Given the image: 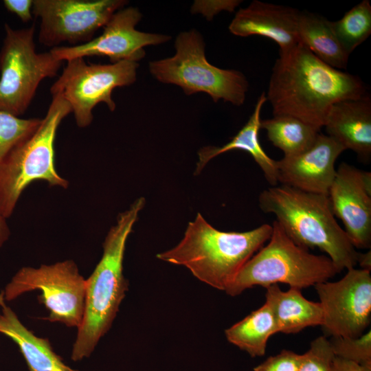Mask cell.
I'll use <instances>...</instances> for the list:
<instances>
[{"mask_svg":"<svg viewBox=\"0 0 371 371\" xmlns=\"http://www.w3.org/2000/svg\"><path fill=\"white\" fill-rule=\"evenodd\" d=\"M366 94L359 77L324 63L300 43L279 53L266 97L273 115L293 116L320 131L334 104Z\"/></svg>","mask_w":371,"mask_h":371,"instance_id":"cell-1","label":"cell"},{"mask_svg":"<svg viewBox=\"0 0 371 371\" xmlns=\"http://www.w3.org/2000/svg\"><path fill=\"white\" fill-rule=\"evenodd\" d=\"M145 205L138 198L109 231L103 243V254L92 273L85 279V308L73 345L74 361L89 357L100 339L110 329L128 284L123 275V260L127 239Z\"/></svg>","mask_w":371,"mask_h":371,"instance_id":"cell-2","label":"cell"},{"mask_svg":"<svg viewBox=\"0 0 371 371\" xmlns=\"http://www.w3.org/2000/svg\"><path fill=\"white\" fill-rule=\"evenodd\" d=\"M271 233L272 226L269 224L243 232L220 231L198 213L179 243L157 257L184 266L200 281L225 291Z\"/></svg>","mask_w":371,"mask_h":371,"instance_id":"cell-3","label":"cell"},{"mask_svg":"<svg viewBox=\"0 0 371 371\" xmlns=\"http://www.w3.org/2000/svg\"><path fill=\"white\" fill-rule=\"evenodd\" d=\"M258 203L262 212L276 216L295 244L325 252L339 272L357 264L359 252L337 223L328 195L282 185L264 190Z\"/></svg>","mask_w":371,"mask_h":371,"instance_id":"cell-4","label":"cell"},{"mask_svg":"<svg viewBox=\"0 0 371 371\" xmlns=\"http://www.w3.org/2000/svg\"><path fill=\"white\" fill-rule=\"evenodd\" d=\"M268 244L240 269L225 292L236 296L255 286L285 283L302 289L328 281L339 273L330 258L314 255L295 244L277 221Z\"/></svg>","mask_w":371,"mask_h":371,"instance_id":"cell-5","label":"cell"},{"mask_svg":"<svg viewBox=\"0 0 371 371\" xmlns=\"http://www.w3.org/2000/svg\"><path fill=\"white\" fill-rule=\"evenodd\" d=\"M52 98L35 133L0 163V213L5 219L12 216L22 192L33 181H45L51 186L63 188L69 186L56 170L54 142L59 125L71 109L60 96Z\"/></svg>","mask_w":371,"mask_h":371,"instance_id":"cell-6","label":"cell"},{"mask_svg":"<svg viewBox=\"0 0 371 371\" xmlns=\"http://www.w3.org/2000/svg\"><path fill=\"white\" fill-rule=\"evenodd\" d=\"M175 47L173 56L150 62V72L157 80L177 85L188 95L204 92L214 102L223 100L235 106L244 103L249 88L246 77L239 71L210 64L205 55L203 36L198 31L181 32Z\"/></svg>","mask_w":371,"mask_h":371,"instance_id":"cell-7","label":"cell"},{"mask_svg":"<svg viewBox=\"0 0 371 371\" xmlns=\"http://www.w3.org/2000/svg\"><path fill=\"white\" fill-rule=\"evenodd\" d=\"M4 30L0 50V109L19 117L28 109L41 81L56 76L63 62L49 51H36L34 24L13 29L5 23Z\"/></svg>","mask_w":371,"mask_h":371,"instance_id":"cell-8","label":"cell"},{"mask_svg":"<svg viewBox=\"0 0 371 371\" xmlns=\"http://www.w3.org/2000/svg\"><path fill=\"white\" fill-rule=\"evenodd\" d=\"M38 290L39 302L49 311L45 317L76 328L80 325L85 308V279L71 260L23 267L12 276L2 291L6 302Z\"/></svg>","mask_w":371,"mask_h":371,"instance_id":"cell-9","label":"cell"},{"mask_svg":"<svg viewBox=\"0 0 371 371\" xmlns=\"http://www.w3.org/2000/svg\"><path fill=\"white\" fill-rule=\"evenodd\" d=\"M137 62L123 60L110 64L87 63L83 58L67 61L61 75L52 85V95H59L70 105L78 127L89 126L93 109L106 104L111 111L116 105L112 92L116 87L129 86L137 78Z\"/></svg>","mask_w":371,"mask_h":371,"instance_id":"cell-10","label":"cell"},{"mask_svg":"<svg viewBox=\"0 0 371 371\" xmlns=\"http://www.w3.org/2000/svg\"><path fill=\"white\" fill-rule=\"evenodd\" d=\"M127 3L125 0H33L32 14L41 21L38 41L52 48L63 42L86 43Z\"/></svg>","mask_w":371,"mask_h":371,"instance_id":"cell-11","label":"cell"},{"mask_svg":"<svg viewBox=\"0 0 371 371\" xmlns=\"http://www.w3.org/2000/svg\"><path fill=\"white\" fill-rule=\"evenodd\" d=\"M323 310L322 328L326 335L357 337L371 319L370 271L352 268L336 282L315 286Z\"/></svg>","mask_w":371,"mask_h":371,"instance_id":"cell-12","label":"cell"},{"mask_svg":"<svg viewBox=\"0 0 371 371\" xmlns=\"http://www.w3.org/2000/svg\"><path fill=\"white\" fill-rule=\"evenodd\" d=\"M142 17L138 8L124 7L112 15L100 36L84 44L58 46L49 52L62 62L96 56H106L111 63L123 60L137 63L145 56L144 47L161 44L171 38L168 35L136 30Z\"/></svg>","mask_w":371,"mask_h":371,"instance_id":"cell-13","label":"cell"},{"mask_svg":"<svg viewBox=\"0 0 371 371\" xmlns=\"http://www.w3.org/2000/svg\"><path fill=\"white\" fill-rule=\"evenodd\" d=\"M328 197L354 247L371 245V174L345 162L336 170Z\"/></svg>","mask_w":371,"mask_h":371,"instance_id":"cell-14","label":"cell"},{"mask_svg":"<svg viewBox=\"0 0 371 371\" xmlns=\"http://www.w3.org/2000/svg\"><path fill=\"white\" fill-rule=\"evenodd\" d=\"M345 150L331 137L319 133L307 150L277 161L278 181L304 192L328 195L336 174L335 161Z\"/></svg>","mask_w":371,"mask_h":371,"instance_id":"cell-15","label":"cell"},{"mask_svg":"<svg viewBox=\"0 0 371 371\" xmlns=\"http://www.w3.org/2000/svg\"><path fill=\"white\" fill-rule=\"evenodd\" d=\"M300 11L296 8L257 0L240 9L229 25L234 35H253L271 39L286 52L300 44L298 20Z\"/></svg>","mask_w":371,"mask_h":371,"instance_id":"cell-16","label":"cell"},{"mask_svg":"<svg viewBox=\"0 0 371 371\" xmlns=\"http://www.w3.org/2000/svg\"><path fill=\"white\" fill-rule=\"evenodd\" d=\"M324 127L327 135L353 150L362 160L371 156V98L368 94L334 104Z\"/></svg>","mask_w":371,"mask_h":371,"instance_id":"cell-17","label":"cell"},{"mask_svg":"<svg viewBox=\"0 0 371 371\" xmlns=\"http://www.w3.org/2000/svg\"><path fill=\"white\" fill-rule=\"evenodd\" d=\"M0 333L19 347L29 371H78L67 366L49 340L35 335L21 322L0 292Z\"/></svg>","mask_w":371,"mask_h":371,"instance_id":"cell-18","label":"cell"},{"mask_svg":"<svg viewBox=\"0 0 371 371\" xmlns=\"http://www.w3.org/2000/svg\"><path fill=\"white\" fill-rule=\"evenodd\" d=\"M266 101V94L262 92L258 97L247 122L229 142L222 146H208L200 149L195 175L199 174L205 166L215 157L232 150L239 149L249 153L261 168L267 181L271 186H276L278 183L277 161L267 155L259 141L260 113Z\"/></svg>","mask_w":371,"mask_h":371,"instance_id":"cell-19","label":"cell"},{"mask_svg":"<svg viewBox=\"0 0 371 371\" xmlns=\"http://www.w3.org/2000/svg\"><path fill=\"white\" fill-rule=\"evenodd\" d=\"M265 288V303L272 311L278 333H297L306 327L322 325L321 304L306 299L301 289L290 287L283 291L278 284Z\"/></svg>","mask_w":371,"mask_h":371,"instance_id":"cell-20","label":"cell"},{"mask_svg":"<svg viewBox=\"0 0 371 371\" xmlns=\"http://www.w3.org/2000/svg\"><path fill=\"white\" fill-rule=\"evenodd\" d=\"M300 43L324 63L337 69L347 67L349 56L337 39L331 21L308 11H300L298 20Z\"/></svg>","mask_w":371,"mask_h":371,"instance_id":"cell-21","label":"cell"},{"mask_svg":"<svg viewBox=\"0 0 371 371\" xmlns=\"http://www.w3.org/2000/svg\"><path fill=\"white\" fill-rule=\"evenodd\" d=\"M277 333L273 315L267 303L225 331L229 342L252 357L265 355L268 339Z\"/></svg>","mask_w":371,"mask_h":371,"instance_id":"cell-22","label":"cell"},{"mask_svg":"<svg viewBox=\"0 0 371 371\" xmlns=\"http://www.w3.org/2000/svg\"><path fill=\"white\" fill-rule=\"evenodd\" d=\"M260 128L267 131L269 140L284 153V156L305 151L319 133L314 126L290 115H273L261 120Z\"/></svg>","mask_w":371,"mask_h":371,"instance_id":"cell-23","label":"cell"},{"mask_svg":"<svg viewBox=\"0 0 371 371\" xmlns=\"http://www.w3.org/2000/svg\"><path fill=\"white\" fill-rule=\"evenodd\" d=\"M333 31L346 52L350 55L371 34V4L363 0L344 14L331 21Z\"/></svg>","mask_w":371,"mask_h":371,"instance_id":"cell-24","label":"cell"},{"mask_svg":"<svg viewBox=\"0 0 371 371\" xmlns=\"http://www.w3.org/2000/svg\"><path fill=\"white\" fill-rule=\"evenodd\" d=\"M42 118H21L0 109V163L17 145L30 137Z\"/></svg>","mask_w":371,"mask_h":371,"instance_id":"cell-25","label":"cell"},{"mask_svg":"<svg viewBox=\"0 0 371 371\" xmlns=\"http://www.w3.org/2000/svg\"><path fill=\"white\" fill-rule=\"evenodd\" d=\"M336 357L354 361L371 371V331L357 337H332L329 340Z\"/></svg>","mask_w":371,"mask_h":371,"instance_id":"cell-26","label":"cell"},{"mask_svg":"<svg viewBox=\"0 0 371 371\" xmlns=\"http://www.w3.org/2000/svg\"><path fill=\"white\" fill-rule=\"evenodd\" d=\"M335 357L330 341L326 336H320L301 355L298 371H332Z\"/></svg>","mask_w":371,"mask_h":371,"instance_id":"cell-27","label":"cell"},{"mask_svg":"<svg viewBox=\"0 0 371 371\" xmlns=\"http://www.w3.org/2000/svg\"><path fill=\"white\" fill-rule=\"evenodd\" d=\"M301 355L283 350L254 368V371H298Z\"/></svg>","mask_w":371,"mask_h":371,"instance_id":"cell-28","label":"cell"},{"mask_svg":"<svg viewBox=\"0 0 371 371\" xmlns=\"http://www.w3.org/2000/svg\"><path fill=\"white\" fill-rule=\"evenodd\" d=\"M240 3L239 0L196 1L191 10L192 13H201L207 20H212L221 11L233 12Z\"/></svg>","mask_w":371,"mask_h":371,"instance_id":"cell-29","label":"cell"},{"mask_svg":"<svg viewBox=\"0 0 371 371\" xmlns=\"http://www.w3.org/2000/svg\"><path fill=\"white\" fill-rule=\"evenodd\" d=\"M4 7L16 14L23 22L27 23L33 18V0H4Z\"/></svg>","mask_w":371,"mask_h":371,"instance_id":"cell-30","label":"cell"},{"mask_svg":"<svg viewBox=\"0 0 371 371\" xmlns=\"http://www.w3.org/2000/svg\"><path fill=\"white\" fill-rule=\"evenodd\" d=\"M332 371H370L361 365L349 360L335 357Z\"/></svg>","mask_w":371,"mask_h":371,"instance_id":"cell-31","label":"cell"},{"mask_svg":"<svg viewBox=\"0 0 371 371\" xmlns=\"http://www.w3.org/2000/svg\"><path fill=\"white\" fill-rule=\"evenodd\" d=\"M10 230L5 219L0 213V248L8 240Z\"/></svg>","mask_w":371,"mask_h":371,"instance_id":"cell-32","label":"cell"},{"mask_svg":"<svg viewBox=\"0 0 371 371\" xmlns=\"http://www.w3.org/2000/svg\"><path fill=\"white\" fill-rule=\"evenodd\" d=\"M357 263L361 269L370 271L371 269V252L369 250L366 253H359Z\"/></svg>","mask_w":371,"mask_h":371,"instance_id":"cell-33","label":"cell"}]
</instances>
